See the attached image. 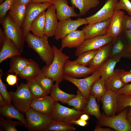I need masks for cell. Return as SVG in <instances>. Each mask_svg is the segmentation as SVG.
<instances>
[{"label": "cell", "mask_w": 131, "mask_h": 131, "mask_svg": "<svg viewBox=\"0 0 131 131\" xmlns=\"http://www.w3.org/2000/svg\"><path fill=\"white\" fill-rule=\"evenodd\" d=\"M116 92L118 95H131V83L125 84Z\"/></svg>", "instance_id": "obj_47"}, {"label": "cell", "mask_w": 131, "mask_h": 131, "mask_svg": "<svg viewBox=\"0 0 131 131\" xmlns=\"http://www.w3.org/2000/svg\"><path fill=\"white\" fill-rule=\"evenodd\" d=\"M14 0H5L0 5V22L4 19L8 11L12 8Z\"/></svg>", "instance_id": "obj_42"}, {"label": "cell", "mask_w": 131, "mask_h": 131, "mask_svg": "<svg viewBox=\"0 0 131 131\" xmlns=\"http://www.w3.org/2000/svg\"><path fill=\"white\" fill-rule=\"evenodd\" d=\"M14 106L21 112L25 113L30 108L33 99L27 84L21 83L14 92H9Z\"/></svg>", "instance_id": "obj_3"}, {"label": "cell", "mask_w": 131, "mask_h": 131, "mask_svg": "<svg viewBox=\"0 0 131 131\" xmlns=\"http://www.w3.org/2000/svg\"><path fill=\"white\" fill-rule=\"evenodd\" d=\"M29 59L22 57L20 56L14 57L10 60V68L8 72L12 74L18 75L27 66Z\"/></svg>", "instance_id": "obj_31"}, {"label": "cell", "mask_w": 131, "mask_h": 131, "mask_svg": "<svg viewBox=\"0 0 131 131\" xmlns=\"http://www.w3.org/2000/svg\"><path fill=\"white\" fill-rule=\"evenodd\" d=\"M34 78L48 95L50 93L54 85L53 83L54 81L45 75L42 68Z\"/></svg>", "instance_id": "obj_35"}, {"label": "cell", "mask_w": 131, "mask_h": 131, "mask_svg": "<svg viewBox=\"0 0 131 131\" xmlns=\"http://www.w3.org/2000/svg\"><path fill=\"white\" fill-rule=\"evenodd\" d=\"M41 70L36 62L30 59L28 64L18 75L22 79L29 80L34 78Z\"/></svg>", "instance_id": "obj_27"}, {"label": "cell", "mask_w": 131, "mask_h": 131, "mask_svg": "<svg viewBox=\"0 0 131 131\" xmlns=\"http://www.w3.org/2000/svg\"><path fill=\"white\" fill-rule=\"evenodd\" d=\"M27 84L33 99L48 95L35 78L27 80Z\"/></svg>", "instance_id": "obj_38"}, {"label": "cell", "mask_w": 131, "mask_h": 131, "mask_svg": "<svg viewBox=\"0 0 131 131\" xmlns=\"http://www.w3.org/2000/svg\"><path fill=\"white\" fill-rule=\"evenodd\" d=\"M128 106L131 107V95L117 94V105L116 112H121Z\"/></svg>", "instance_id": "obj_40"}, {"label": "cell", "mask_w": 131, "mask_h": 131, "mask_svg": "<svg viewBox=\"0 0 131 131\" xmlns=\"http://www.w3.org/2000/svg\"><path fill=\"white\" fill-rule=\"evenodd\" d=\"M126 119L131 124V107L127 113Z\"/></svg>", "instance_id": "obj_57"}, {"label": "cell", "mask_w": 131, "mask_h": 131, "mask_svg": "<svg viewBox=\"0 0 131 131\" xmlns=\"http://www.w3.org/2000/svg\"><path fill=\"white\" fill-rule=\"evenodd\" d=\"M3 73H0V94L3 97L5 101L8 104L11 103V98L10 95L7 91V85L3 82L1 77Z\"/></svg>", "instance_id": "obj_43"}, {"label": "cell", "mask_w": 131, "mask_h": 131, "mask_svg": "<svg viewBox=\"0 0 131 131\" xmlns=\"http://www.w3.org/2000/svg\"><path fill=\"white\" fill-rule=\"evenodd\" d=\"M45 11L41 12L32 22L29 31L36 36L41 37L44 36L45 21Z\"/></svg>", "instance_id": "obj_25"}, {"label": "cell", "mask_w": 131, "mask_h": 131, "mask_svg": "<svg viewBox=\"0 0 131 131\" xmlns=\"http://www.w3.org/2000/svg\"><path fill=\"white\" fill-rule=\"evenodd\" d=\"M20 50L12 40L5 38L0 52V63L8 58L10 59L15 56H20Z\"/></svg>", "instance_id": "obj_23"}, {"label": "cell", "mask_w": 131, "mask_h": 131, "mask_svg": "<svg viewBox=\"0 0 131 131\" xmlns=\"http://www.w3.org/2000/svg\"><path fill=\"white\" fill-rule=\"evenodd\" d=\"M112 46L109 57L120 56L123 57L127 45L123 38L117 37L111 42Z\"/></svg>", "instance_id": "obj_33"}, {"label": "cell", "mask_w": 131, "mask_h": 131, "mask_svg": "<svg viewBox=\"0 0 131 131\" xmlns=\"http://www.w3.org/2000/svg\"><path fill=\"white\" fill-rule=\"evenodd\" d=\"M89 116L88 114H84L82 115L80 117V118L83 120L86 121L89 119Z\"/></svg>", "instance_id": "obj_56"}, {"label": "cell", "mask_w": 131, "mask_h": 131, "mask_svg": "<svg viewBox=\"0 0 131 131\" xmlns=\"http://www.w3.org/2000/svg\"><path fill=\"white\" fill-rule=\"evenodd\" d=\"M100 101L102 104V109L106 115L108 116L114 115L117 105V94L116 92L107 90Z\"/></svg>", "instance_id": "obj_17"}, {"label": "cell", "mask_w": 131, "mask_h": 131, "mask_svg": "<svg viewBox=\"0 0 131 131\" xmlns=\"http://www.w3.org/2000/svg\"><path fill=\"white\" fill-rule=\"evenodd\" d=\"M98 49L84 52L78 56L76 60L79 64L84 66H87L98 52Z\"/></svg>", "instance_id": "obj_41"}, {"label": "cell", "mask_w": 131, "mask_h": 131, "mask_svg": "<svg viewBox=\"0 0 131 131\" xmlns=\"http://www.w3.org/2000/svg\"><path fill=\"white\" fill-rule=\"evenodd\" d=\"M72 124L84 127L88 124L89 123L86 121L82 120L80 118V119L73 121Z\"/></svg>", "instance_id": "obj_50"}, {"label": "cell", "mask_w": 131, "mask_h": 131, "mask_svg": "<svg viewBox=\"0 0 131 131\" xmlns=\"http://www.w3.org/2000/svg\"><path fill=\"white\" fill-rule=\"evenodd\" d=\"M56 11L57 17L59 21L71 18L79 17L75 11V7L68 5L67 0H55L53 1Z\"/></svg>", "instance_id": "obj_16"}, {"label": "cell", "mask_w": 131, "mask_h": 131, "mask_svg": "<svg viewBox=\"0 0 131 131\" xmlns=\"http://www.w3.org/2000/svg\"><path fill=\"white\" fill-rule=\"evenodd\" d=\"M46 2L53 3V1L50 0H32V3H34L39 4Z\"/></svg>", "instance_id": "obj_55"}, {"label": "cell", "mask_w": 131, "mask_h": 131, "mask_svg": "<svg viewBox=\"0 0 131 131\" xmlns=\"http://www.w3.org/2000/svg\"><path fill=\"white\" fill-rule=\"evenodd\" d=\"M77 94L73 98L69 100L66 103L68 105L73 106L77 110L81 111L85 108L88 101L81 91L78 89Z\"/></svg>", "instance_id": "obj_36"}, {"label": "cell", "mask_w": 131, "mask_h": 131, "mask_svg": "<svg viewBox=\"0 0 131 131\" xmlns=\"http://www.w3.org/2000/svg\"><path fill=\"white\" fill-rule=\"evenodd\" d=\"M16 108L12 104L7 103L0 106V114L8 119H14L21 122L27 128V123L23 113Z\"/></svg>", "instance_id": "obj_22"}, {"label": "cell", "mask_w": 131, "mask_h": 131, "mask_svg": "<svg viewBox=\"0 0 131 131\" xmlns=\"http://www.w3.org/2000/svg\"><path fill=\"white\" fill-rule=\"evenodd\" d=\"M6 37L12 40L20 50L23 52L25 38L23 31L8 14L1 22Z\"/></svg>", "instance_id": "obj_4"}, {"label": "cell", "mask_w": 131, "mask_h": 131, "mask_svg": "<svg viewBox=\"0 0 131 131\" xmlns=\"http://www.w3.org/2000/svg\"><path fill=\"white\" fill-rule=\"evenodd\" d=\"M27 123V128L29 131H45L52 119L47 115L31 108L25 113Z\"/></svg>", "instance_id": "obj_7"}, {"label": "cell", "mask_w": 131, "mask_h": 131, "mask_svg": "<svg viewBox=\"0 0 131 131\" xmlns=\"http://www.w3.org/2000/svg\"><path fill=\"white\" fill-rule=\"evenodd\" d=\"M124 15L123 11H115L111 18L110 22L106 29V35L114 39L120 35L122 31V21Z\"/></svg>", "instance_id": "obj_18"}, {"label": "cell", "mask_w": 131, "mask_h": 131, "mask_svg": "<svg viewBox=\"0 0 131 131\" xmlns=\"http://www.w3.org/2000/svg\"><path fill=\"white\" fill-rule=\"evenodd\" d=\"M123 9L128 14L131 13V2L130 0H119L116 5L115 10Z\"/></svg>", "instance_id": "obj_44"}, {"label": "cell", "mask_w": 131, "mask_h": 131, "mask_svg": "<svg viewBox=\"0 0 131 131\" xmlns=\"http://www.w3.org/2000/svg\"><path fill=\"white\" fill-rule=\"evenodd\" d=\"M85 39L84 33L82 30H76L67 34L62 39L61 48H78Z\"/></svg>", "instance_id": "obj_20"}, {"label": "cell", "mask_w": 131, "mask_h": 131, "mask_svg": "<svg viewBox=\"0 0 131 131\" xmlns=\"http://www.w3.org/2000/svg\"><path fill=\"white\" fill-rule=\"evenodd\" d=\"M128 14L129 15V16H131V13H129V14Z\"/></svg>", "instance_id": "obj_60"}, {"label": "cell", "mask_w": 131, "mask_h": 131, "mask_svg": "<svg viewBox=\"0 0 131 131\" xmlns=\"http://www.w3.org/2000/svg\"><path fill=\"white\" fill-rule=\"evenodd\" d=\"M120 70H115L113 74L106 80L105 84L107 90L116 92L125 85L121 78Z\"/></svg>", "instance_id": "obj_28"}, {"label": "cell", "mask_w": 131, "mask_h": 131, "mask_svg": "<svg viewBox=\"0 0 131 131\" xmlns=\"http://www.w3.org/2000/svg\"><path fill=\"white\" fill-rule=\"evenodd\" d=\"M54 57L51 64L42 68L45 75L56 82L60 83L64 79V67L66 61L69 57L62 52L61 48L58 49L55 45L52 46Z\"/></svg>", "instance_id": "obj_2"}, {"label": "cell", "mask_w": 131, "mask_h": 131, "mask_svg": "<svg viewBox=\"0 0 131 131\" xmlns=\"http://www.w3.org/2000/svg\"><path fill=\"white\" fill-rule=\"evenodd\" d=\"M106 80L104 77L101 76L94 82L90 88V94L94 96L98 102L107 90L105 84Z\"/></svg>", "instance_id": "obj_32"}, {"label": "cell", "mask_w": 131, "mask_h": 131, "mask_svg": "<svg viewBox=\"0 0 131 131\" xmlns=\"http://www.w3.org/2000/svg\"><path fill=\"white\" fill-rule=\"evenodd\" d=\"M72 5L78 8L80 16L85 15L91 9L100 4L99 0H70Z\"/></svg>", "instance_id": "obj_26"}, {"label": "cell", "mask_w": 131, "mask_h": 131, "mask_svg": "<svg viewBox=\"0 0 131 131\" xmlns=\"http://www.w3.org/2000/svg\"><path fill=\"white\" fill-rule=\"evenodd\" d=\"M96 70L80 65L76 60L71 61L68 59L65 62L63 71L64 74L75 78L85 76L93 73Z\"/></svg>", "instance_id": "obj_13"}, {"label": "cell", "mask_w": 131, "mask_h": 131, "mask_svg": "<svg viewBox=\"0 0 131 131\" xmlns=\"http://www.w3.org/2000/svg\"><path fill=\"white\" fill-rule=\"evenodd\" d=\"M32 0H14V3L27 5V4L32 2Z\"/></svg>", "instance_id": "obj_53"}, {"label": "cell", "mask_w": 131, "mask_h": 131, "mask_svg": "<svg viewBox=\"0 0 131 131\" xmlns=\"http://www.w3.org/2000/svg\"><path fill=\"white\" fill-rule=\"evenodd\" d=\"M27 5L14 3L8 14L19 27H22L25 17Z\"/></svg>", "instance_id": "obj_24"}, {"label": "cell", "mask_w": 131, "mask_h": 131, "mask_svg": "<svg viewBox=\"0 0 131 131\" xmlns=\"http://www.w3.org/2000/svg\"><path fill=\"white\" fill-rule=\"evenodd\" d=\"M84 114L83 111H78L75 108L64 106L56 101L50 116L52 120L72 124L73 121L80 118Z\"/></svg>", "instance_id": "obj_6"}, {"label": "cell", "mask_w": 131, "mask_h": 131, "mask_svg": "<svg viewBox=\"0 0 131 131\" xmlns=\"http://www.w3.org/2000/svg\"><path fill=\"white\" fill-rule=\"evenodd\" d=\"M55 102L50 96L46 95L33 98L30 108L40 113L50 116Z\"/></svg>", "instance_id": "obj_14"}, {"label": "cell", "mask_w": 131, "mask_h": 131, "mask_svg": "<svg viewBox=\"0 0 131 131\" xmlns=\"http://www.w3.org/2000/svg\"><path fill=\"white\" fill-rule=\"evenodd\" d=\"M83 111L85 114L94 116L98 120L101 118L102 116L100 110L99 105L96 101V98L90 94L87 104Z\"/></svg>", "instance_id": "obj_34"}, {"label": "cell", "mask_w": 131, "mask_h": 131, "mask_svg": "<svg viewBox=\"0 0 131 131\" xmlns=\"http://www.w3.org/2000/svg\"><path fill=\"white\" fill-rule=\"evenodd\" d=\"M0 131H17L16 127L24 125L19 121H13L0 117Z\"/></svg>", "instance_id": "obj_39"}, {"label": "cell", "mask_w": 131, "mask_h": 131, "mask_svg": "<svg viewBox=\"0 0 131 131\" xmlns=\"http://www.w3.org/2000/svg\"><path fill=\"white\" fill-rule=\"evenodd\" d=\"M121 57L120 56L109 57L99 68L101 71V76L104 77L106 80L113 75L116 64Z\"/></svg>", "instance_id": "obj_29"}, {"label": "cell", "mask_w": 131, "mask_h": 131, "mask_svg": "<svg viewBox=\"0 0 131 131\" xmlns=\"http://www.w3.org/2000/svg\"><path fill=\"white\" fill-rule=\"evenodd\" d=\"M110 21L111 18H110L103 21L89 24L83 27L82 30L84 33L85 39L105 35Z\"/></svg>", "instance_id": "obj_19"}, {"label": "cell", "mask_w": 131, "mask_h": 131, "mask_svg": "<svg viewBox=\"0 0 131 131\" xmlns=\"http://www.w3.org/2000/svg\"><path fill=\"white\" fill-rule=\"evenodd\" d=\"M5 0H0V4H1Z\"/></svg>", "instance_id": "obj_59"}, {"label": "cell", "mask_w": 131, "mask_h": 131, "mask_svg": "<svg viewBox=\"0 0 131 131\" xmlns=\"http://www.w3.org/2000/svg\"><path fill=\"white\" fill-rule=\"evenodd\" d=\"M101 76L100 68L96 70L90 76L82 79H78L64 74V79L75 85L88 100L90 88L94 82Z\"/></svg>", "instance_id": "obj_8"}, {"label": "cell", "mask_w": 131, "mask_h": 131, "mask_svg": "<svg viewBox=\"0 0 131 131\" xmlns=\"http://www.w3.org/2000/svg\"><path fill=\"white\" fill-rule=\"evenodd\" d=\"M127 109H124L118 115L108 116L104 114L97 122L101 126H107L117 131H131V124L128 121Z\"/></svg>", "instance_id": "obj_5"}, {"label": "cell", "mask_w": 131, "mask_h": 131, "mask_svg": "<svg viewBox=\"0 0 131 131\" xmlns=\"http://www.w3.org/2000/svg\"><path fill=\"white\" fill-rule=\"evenodd\" d=\"M51 0V1H54V0Z\"/></svg>", "instance_id": "obj_61"}, {"label": "cell", "mask_w": 131, "mask_h": 131, "mask_svg": "<svg viewBox=\"0 0 131 131\" xmlns=\"http://www.w3.org/2000/svg\"><path fill=\"white\" fill-rule=\"evenodd\" d=\"M119 0H106L103 7L93 15L86 18L89 24L106 21L111 18Z\"/></svg>", "instance_id": "obj_12"}, {"label": "cell", "mask_w": 131, "mask_h": 131, "mask_svg": "<svg viewBox=\"0 0 131 131\" xmlns=\"http://www.w3.org/2000/svg\"><path fill=\"white\" fill-rule=\"evenodd\" d=\"M120 72L121 78L125 84L131 82V70L129 71H126L120 69Z\"/></svg>", "instance_id": "obj_45"}, {"label": "cell", "mask_w": 131, "mask_h": 131, "mask_svg": "<svg viewBox=\"0 0 131 131\" xmlns=\"http://www.w3.org/2000/svg\"><path fill=\"white\" fill-rule=\"evenodd\" d=\"M7 103L3 97L0 94V106L4 105Z\"/></svg>", "instance_id": "obj_58"}, {"label": "cell", "mask_w": 131, "mask_h": 131, "mask_svg": "<svg viewBox=\"0 0 131 131\" xmlns=\"http://www.w3.org/2000/svg\"><path fill=\"white\" fill-rule=\"evenodd\" d=\"M113 130L109 128H103L97 124L95 127L94 131H112Z\"/></svg>", "instance_id": "obj_54"}, {"label": "cell", "mask_w": 131, "mask_h": 131, "mask_svg": "<svg viewBox=\"0 0 131 131\" xmlns=\"http://www.w3.org/2000/svg\"><path fill=\"white\" fill-rule=\"evenodd\" d=\"M122 31L131 30V16L124 15L122 21Z\"/></svg>", "instance_id": "obj_46"}, {"label": "cell", "mask_w": 131, "mask_h": 131, "mask_svg": "<svg viewBox=\"0 0 131 131\" xmlns=\"http://www.w3.org/2000/svg\"><path fill=\"white\" fill-rule=\"evenodd\" d=\"M123 57L131 59V46H127Z\"/></svg>", "instance_id": "obj_51"}, {"label": "cell", "mask_w": 131, "mask_h": 131, "mask_svg": "<svg viewBox=\"0 0 131 131\" xmlns=\"http://www.w3.org/2000/svg\"><path fill=\"white\" fill-rule=\"evenodd\" d=\"M76 130V128L71 124L52 120L45 131H74Z\"/></svg>", "instance_id": "obj_37"}, {"label": "cell", "mask_w": 131, "mask_h": 131, "mask_svg": "<svg viewBox=\"0 0 131 131\" xmlns=\"http://www.w3.org/2000/svg\"><path fill=\"white\" fill-rule=\"evenodd\" d=\"M122 32L123 33V39L127 46H131V30H124Z\"/></svg>", "instance_id": "obj_48"}, {"label": "cell", "mask_w": 131, "mask_h": 131, "mask_svg": "<svg viewBox=\"0 0 131 131\" xmlns=\"http://www.w3.org/2000/svg\"><path fill=\"white\" fill-rule=\"evenodd\" d=\"M112 46L111 42L99 49L94 57L88 65L89 67L96 69L99 68L109 57Z\"/></svg>", "instance_id": "obj_21"}, {"label": "cell", "mask_w": 131, "mask_h": 131, "mask_svg": "<svg viewBox=\"0 0 131 131\" xmlns=\"http://www.w3.org/2000/svg\"><path fill=\"white\" fill-rule=\"evenodd\" d=\"M88 24L86 18H79L75 20L71 18L58 22L55 36L57 40L62 39L69 33L75 31L81 26Z\"/></svg>", "instance_id": "obj_11"}, {"label": "cell", "mask_w": 131, "mask_h": 131, "mask_svg": "<svg viewBox=\"0 0 131 131\" xmlns=\"http://www.w3.org/2000/svg\"><path fill=\"white\" fill-rule=\"evenodd\" d=\"M114 38L105 35H99L85 39L77 48L75 55L78 56L85 52L98 49L104 45L111 42Z\"/></svg>", "instance_id": "obj_10"}, {"label": "cell", "mask_w": 131, "mask_h": 131, "mask_svg": "<svg viewBox=\"0 0 131 131\" xmlns=\"http://www.w3.org/2000/svg\"><path fill=\"white\" fill-rule=\"evenodd\" d=\"M6 37L3 30L0 27V49L1 48L3 44L4 39Z\"/></svg>", "instance_id": "obj_52"}, {"label": "cell", "mask_w": 131, "mask_h": 131, "mask_svg": "<svg viewBox=\"0 0 131 131\" xmlns=\"http://www.w3.org/2000/svg\"><path fill=\"white\" fill-rule=\"evenodd\" d=\"M59 83L56 82L51 90L50 96L55 101H60L63 103H66L70 99L74 97L76 95L66 93L59 87Z\"/></svg>", "instance_id": "obj_30"}, {"label": "cell", "mask_w": 131, "mask_h": 131, "mask_svg": "<svg viewBox=\"0 0 131 131\" xmlns=\"http://www.w3.org/2000/svg\"><path fill=\"white\" fill-rule=\"evenodd\" d=\"M48 39L44 35L40 37L29 32L25 36V40L28 47L36 52L46 65L49 66L53 60L54 52L52 47L49 43Z\"/></svg>", "instance_id": "obj_1"}, {"label": "cell", "mask_w": 131, "mask_h": 131, "mask_svg": "<svg viewBox=\"0 0 131 131\" xmlns=\"http://www.w3.org/2000/svg\"><path fill=\"white\" fill-rule=\"evenodd\" d=\"M56 11L53 4L45 12L44 35L48 38L55 36L57 30L58 22Z\"/></svg>", "instance_id": "obj_15"}, {"label": "cell", "mask_w": 131, "mask_h": 131, "mask_svg": "<svg viewBox=\"0 0 131 131\" xmlns=\"http://www.w3.org/2000/svg\"><path fill=\"white\" fill-rule=\"evenodd\" d=\"M52 3L46 2L39 4L30 2L27 5L25 17L22 27L24 36L25 37L30 32L29 28L33 20L42 12L53 4Z\"/></svg>", "instance_id": "obj_9"}, {"label": "cell", "mask_w": 131, "mask_h": 131, "mask_svg": "<svg viewBox=\"0 0 131 131\" xmlns=\"http://www.w3.org/2000/svg\"><path fill=\"white\" fill-rule=\"evenodd\" d=\"M17 75L15 74H8L6 77V81L10 86H13L17 82L18 78Z\"/></svg>", "instance_id": "obj_49"}]
</instances>
